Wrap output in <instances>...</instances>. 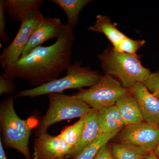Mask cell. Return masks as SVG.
I'll list each match as a JSON object with an SVG mask.
<instances>
[{
	"label": "cell",
	"mask_w": 159,
	"mask_h": 159,
	"mask_svg": "<svg viewBox=\"0 0 159 159\" xmlns=\"http://www.w3.org/2000/svg\"><path fill=\"white\" fill-rule=\"evenodd\" d=\"M84 126L79 142L74 147L65 159L74 158L90 145L101 134L97 119V110L93 109L84 116Z\"/></svg>",
	"instance_id": "cell-12"
},
{
	"label": "cell",
	"mask_w": 159,
	"mask_h": 159,
	"mask_svg": "<svg viewBox=\"0 0 159 159\" xmlns=\"http://www.w3.org/2000/svg\"><path fill=\"white\" fill-rule=\"evenodd\" d=\"M48 110L37 129V135L47 133L51 125L63 120L82 118L93 108L73 96L59 93L49 94Z\"/></svg>",
	"instance_id": "cell-5"
},
{
	"label": "cell",
	"mask_w": 159,
	"mask_h": 159,
	"mask_svg": "<svg viewBox=\"0 0 159 159\" xmlns=\"http://www.w3.org/2000/svg\"><path fill=\"white\" fill-rule=\"evenodd\" d=\"M66 26L58 18L44 16L34 30L21 57L29 54L35 48L49 40L57 39L64 30Z\"/></svg>",
	"instance_id": "cell-11"
},
{
	"label": "cell",
	"mask_w": 159,
	"mask_h": 159,
	"mask_svg": "<svg viewBox=\"0 0 159 159\" xmlns=\"http://www.w3.org/2000/svg\"><path fill=\"white\" fill-rule=\"evenodd\" d=\"M97 119L101 134L118 133L125 126L116 105L97 110Z\"/></svg>",
	"instance_id": "cell-14"
},
{
	"label": "cell",
	"mask_w": 159,
	"mask_h": 159,
	"mask_svg": "<svg viewBox=\"0 0 159 159\" xmlns=\"http://www.w3.org/2000/svg\"><path fill=\"white\" fill-rule=\"evenodd\" d=\"M0 159H8L3 148L1 138L0 140Z\"/></svg>",
	"instance_id": "cell-26"
},
{
	"label": "cell",
	"mask_w": 159,
	"mask_h": 159,
	"mask_svg": "<svg viewBox=\"0 0 159 159\" xmlns=\"http://www.w3.org/2000/svg\"><path fill=\"white\" fill-rule=\"evenodd\" d=\"M130 93L129 89L108 74L102 76L99 82L87 89L74 95L95 110L116 104L118 99Z\"/></svg>",
	"instance_id": "cell-6"
},
{
	"label": "cell",
	"mask_w": 159,
	"mask_h": 159,
	"mask_svg": "<svg viewBox=\"0 0 159 159\" xmlns=\"http://www.w3.org/2000/svg\"><path fill=\"white\" fill-rule=\"evenodd\" d=\"M84 116L80 118L73 125L66 126L59 134V136L72 148L77 145L80 140L84 128Z\"/></svg>",
	"instance_id": "cell-18"
},
{
	"label": "cell",
	"mask_w": 159,
	"mask_h": 159,
	"mask_svg": "<svg viewBox=\"0 0 159 159\" xmlns=\"http://www.w3.org/2000/svg\"><path fill=\"white\" fill-rule=\"evenodd\" d=\"M136 100L143 121L159 128V99L146 88L143 83H138L129 89Z\"/></svg>",
	"instance_id": "cell-10"
},
{
	"label": "cell",
	"mask_w": 159,
	"mask_h": 159,
	"mask_svg": "<svg viewBox=\"0 0 159 159\" xmlns=\"http://www.w3.org/2000/svg\"><path fill=\"white\" fill-rule=\"evenodd\" d=\"M43 0H4L5 12L8 19L20 23L32 13L40 12Z\"/></svg>",
	"instance_id": "cell-13"
},
{
	"label": "cell",
	"mask_w": 159,
	"mask_h": 159,
	"mask_svg": "<svg viewBox=\"0 0 159 159\" xmlns=\"http://www.w3.org/2000/svg\"><path fill=\"white\" fill-rule=\"evenodd\" d=\"M116 138V142L132 146L143 153L153 152L159 143V128L143 122L124 126Z\"/></svg>",
	"instance_id": "cell-7"
},
{
	"label": "cell",
	"mask_w": 159,
	"mask_h": 159,
	"mask_svg": "<svg viewBox=\"0 0 159 159\" xmlns=\"http://www.w3.org/2000/svg\"><path fill=\"white\" fill-rule=\"evenodd\" d=\"M93 1L90 0H52L49 1L57 5L63 10L67 17V24L73 28L77 26L79 14L86 5Z\"/></svg>",
	"instance_id": "cell-17"
},
{
	"label": "cell",
	"mask_w": 159,
	"mask_h": 159,
	"mask_svg": "<svg viewBox=\"0 0 159 159\" xmlns=\"http://www.w3.org/2000/svg\"><path fill=\"white\" fill-rule=\"evenodd\" d=\"M144 159H159V158L152 152L146 154Z\"/></svg>",
	"instance_id": "cell-27"
},
{
	"label": "cell",
	"mask_w": 159,
	"mask_h": 159,
	"mask_svg": "<svg viewBox=\"0 0 159 159\" xmlns=\"http://www.w3.org/2000/svg\"><path fill=\"white\" fill-rule=\"evenodd\" d=\"M114 159H144L146 154L135 148L122 143H112L110 146Z\"/></svg>",
	"instance_id": "cell-19"
},
{
	"label": "cell",
	"mask_w": 159,
	"mask_h": 159,
	"mask_svg": "<svg viewBox=\"0 0 159 159\" xmlns=\"http://www.w3.org/2000/svg\"><path fill=\"white\" fill-rule=\"evenodd\" d=\"M16 87L15 85L13 79L6 77L4 74L0 75V95L12 93L15 90Z\"/></svg>",
	"instance_id": "cell-23"
},
{
	"label": "cell",
	"mask_w": 159,
	"mask_h": 159,
	"mask_svg": "<svg viewBox=\"0 0 159 159\" xmlns=\"http://www.w3.org/2000/svg\"><path fill=\"white\" fill-rule=\"evenodd\" d=\"M74 29L67 24L54 44L36 47L4 69V75L12 79L20 78L35 87L57 79L71 64L75 39Z\"/></svg>",
	"instance_id": "cell-1"
},
{
	"label": "cell",
	"mask_w": 159,
	"mask_h": 159,
	"mask_svg": "<svg viewBox=\"0 0 159 159\" xmlns=\"http://www.w3.org/2000/svg\"><path fill=\"white\" fill-rule=\"evenodd\" d=\"M43 16L40 11L32 13L21 23L16 36L0 55V65L3 69L14 63L21 56L31 35Z\"/></svg>",
	"instance_id": "cell-8"
},
{
	"label": "cell",
	"mask_w": 159,
	"mask_h": 159,
	"mask_svg": "<svg viewBox=\"0 0 159 159\" xmlns=\"http://www.w3.org/2000/svg\"><path fill=\"white\" fill-rule=\"evenodd\" d=\"M13 102L14 97L9 96L1 103L0 122L4 142L7 147L18 151L26 159H32L29 152V140L38 121L34 117L21 119L15 111Z\"/></svg>",
	"instance_id": "cell-2"
},
{
	"label": "cell",
	"mask_w": 159,
	"mask_h": 159,
	"mask_svg": "<svg viewBox=\"0 0 159 159\" xmlns=\"http://www.w3.org/2000/svg\"><path fill=\"white\" fill-rule=\"evenodd\" d=\"M66 71V75L62 78L33 89L18 92L16 97L34 98L54 93H61L69 89L90 88L99 82L102 77L99 72L92 70L89 67H82L79 61L71 64Z\"/></svg>",
	"instance_id": "cell-4"
},
{
	"label": "cell",
	"mask_w": 159,
	"mask_h": 159,
	"mask_svg": "<svg viewBox=\"0 0 159 159\" xmlns=\"http://www.w3.org/2000/svg\"><path fill=\"white\" fill-rule=\"evenodd\" d=\"M144 40H134L126 37L121 41L115 50L127 54H137L136 52L145 44Z\"/></svg>",
	"instance_id": "cell-21"
},
{
	"label": "cell",
	"mask_w": 159,
	"mask_h": 159,
	"mask_svg": "<svg viewBox=\"0 0 159 159\" xmlns=\"http://www.w3.org/2000/svg\"><path fill=\"white\" fill-rule=\"evenodd\" d=\"M93 159H114L108 143L103 145L99 149Z\"/></svg>",
	"instance_id": "cell-25"
},
{
	"label": "cell",
	"mask_w": 159,
	"mask_h": 159,
	"mask_svg": "<svg viewBox=\"0 0 159 159\" xmlns=\"http://www.w3.org/2000/svg\"><path fill=\"white\" fill-rule=\"evenodd\" d=\"M143 83L148 90L159 99V72L151 73Z\"/></svg>",
	"instance_id": "cell-22"
},
{
	"label": "cell",
	"mask_w": 159,
	"mask_h": 159,
	"mask_svg": "<svg viewBox=\"0 0 159 159\" xmlns=\"http://www.w3.org/2000/svg\"><path fill=\"white\" fill-rule=\"evenodd\" d=\"M94 25L89 27L90 31L100 32L106 36L112 44L114 49H116L122 40L127 37L117 29L116 24L111 21L107 16L98 15Z\"/></svg>",
	"instance_id": "cell-16"
},
{
	"label": "cell",
	"mask_w": 159,
	"mask_h": 159,
	"mask_svg": "<svg viewBox=\"0 0 159 159\" xmlns=\"http://www.w3.org/2000/svg\"><path fill=\"white\" fill-rule=\"evenodd\" d=\"M6 20L4 0L0 1V41L2 43H8L9 38L6 32Z\"/></svg>",
	"instance_id": "cell-24"
},
{
	"label": "cell",
	"mask_w": 159,
	"mask_h": 159,
	"mask_svg": "<svg viewBox=\"0 0 159 159\" xmlns=\"http://www.w3.org/2000/svg\"><path fill=\"white\" fill-rule=\"evenodd\" d=\"M101 67L105 73L115 76L124 87L130 89L138 83H143L151 72L143 66L140 57L115 50L106 49L98 55Z\"/></svg>",
	"instance_id": "cell-3"
},
{
	"label": "cell",
	"mask_w": 159,
	"mask_h": 159,
	"mask_svg": "<svg viewBox=\"0 0 159 159\" xmlns=\"http://www.w3.org/2000/svg\"><path fill=\"white\" fill-rule=\"evenodd\" d=\"M152 152L159 158V143L157 148Z\"/></svg>",
	"instance_id": "cell-28"
},
{
	"label": "cell",
	"mask_w": 159,
	"mask_h": 159,
	"mask_svg": "<svg viewBox=\"0 0 159 159\" xmlns=\"http://www.w3.org/2000/svg\"><path fill=\"white\" fill-rule=\"evenodd\" d=\"M118 133L101 134L93 144L87 147L77 156L71 159H93L99 149L103 145L108 143L110 140L115 138Z\"/></svg>",
	"instance_id": "cell-20"
},
{
	"label": "cell",
	"mask_w": 159,
	"mask_h": 159,
	"mask_svg": "<svg viewBox=\"0 0 159 159\" xmlns=\"http://www.w3.org/2000/svg\"><path fill=\"white\" fill-rule=\"evenodd\" d=\"M115 105L119 111L125 126L144 121L138 102L130 93L118 99Z\"/></svg>",
	"instance_id": "cell-15"
},
{
	"label": "cell",
	"mask_w": 159,
	"mask_h": 159,
	"mask_svg": "<svg viewBox=\"0 0 159 159\" xmlns=\"http://www.w3.org/2000/svg\"><path fill=\"white\" fill-rule=\"evenodd\" d=\"M72 147L59 135L41 134L35 139L32 159H65Z\"/></svg>",
	"instance_id": "cell-9"
}]
</instances>
